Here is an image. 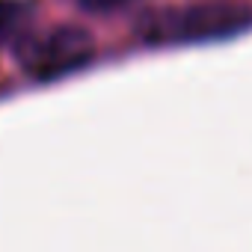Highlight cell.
I'll return each instance as SVG.
<instances>
[{
    "instance_id": "1",
    "label": "cell",
    "mask_w": 252,
    "mask_h": 252,
    "mask_svg": "<svg viewBox=\"0 0 252 252\" xmlns=\"http://www.w3.org/2000/svg\"><path fill=\"white\" fill-rule=\"evenodd\" d=\"M252 24V9L243 3H190V6H166L155 9L137 24V36L149 45H187V42H211L231 33H240Z\"/></svg>"
},
{
    "instance_id": "2",
    "label": "cell",
    "mask_w": 252,
    "mask_h": 252,
    "mask_svg": "<svg viewBox=\"0 0 252 252\" xmlns=\"http://www.w3.org/2000/svg\"><path fill=\"white\" fill-rule=\"evenodd\" d=\"M15 57L30 77L54 80L89 65L95 57V42L83 27L57 24L36 33H24L15 42Z\"/></svg>"
},
{
    "instance_id": "3",
    "label": "cell",
    "mask_w": 252,
    "mask_h": 252,
    "mask_svg": "<svg viewBox=\"0 0 252 252\" xmlns=\"http://www.w3.org/2000/svg\"><path fill=\"white\" fill-rule=\"evenodd\" d=\"M27 18H30V6L24 0H0V45L21 39Z\"/></svg>"
},
{
    "instance_id": "4",
    "label": "cell",
    "mask_w": 252,
    "mask_h": 252,
    "mask_svg": "<svg viewBox=\"0 0 252 252\" xmlns=\"http://www.w3.org/2000/svg\"><path fill=\"white\" fill-rule=\"evenodd\" d=\"M134 0H77V6L86 9V12H116V9H125Z\"/></svg>"
}]
</instances>
